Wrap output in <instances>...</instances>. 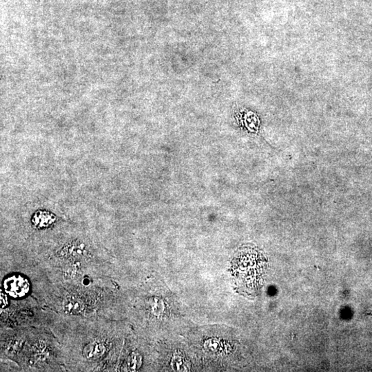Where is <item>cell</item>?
Returning a JSON list of instances; mask_svg holds the SVG:
<instances>
[{"label": "cell", "instance_id": "1", "mask_svg": "<svg viewBox=\"0 0 372 372\" xmlns=\"http://www.w3.org/2000/svg\"><path fill=\"white\" fill-rule=\"evenodd\" d=\"M267 268L264 254L252 248L241 249L231 262V272L236 290L247 297L259 292Z\"/></svg>", "mask_w": 372, "mask_h": 372}, {"label": "cell", "instance_id": "2", "mask_svg": "<svg viewBox=\"0 0 372 372\" xmlns=\"http://www.w3.org/2000/svg\"><path fill=\"white\" fill-rule=\"evenodd\" d=\"M30 283L26 278L21 275H13L6 278L4 281L5 292L9 297L19 299L29 294Z\"/></svg>", "mask_w": 372, "mask_h": 372}, {"label": "cell", "instance_id": "3", "mask_svg": "<svg viewBox=\"0 0 372 372\" xmlns=\"http://www.w3.org/2000/svg\"><path fill=\"white\" fill-rule=\"evenodd\" d=\"M55 221V216L47 212L39 211L33 216V222L37 228L49 227Z\"/></svg>", "mask_w": 372, "mask_h": 372}, {"label": "cell", "instance_id": "4", "mask_svg": "<svg viewBox=\"0 0 372 372\" xmlns=\"http://www.w3.org/2000/svg\"><path fill=\"white\" fill-rule=\"evenodd\" d=\"M105 345L100 342L90 343L85 347L84 355L88 359H95L102 356L105 352Z\"/></svg>", "mask_w": 372, "mask_h": 372}, {"label": "cell", "instance_id": "5", "mask_svg": "<svg viewBox=\"0 0 372 372\" xmlns=\"http://www.w3.org/2000/svg\"><path fill=\"white\" fill-rule=\"evenodd\" d=\"M84 308V305L80 299L73 297L66 299L64 302V309L66 313L79 314Z\"/></svg>", "mask_w": 372, "mask_h": 372}, {"label": "cell", "instance_id": "6", "mask_svg": "<svg viewBox=\"0 0 372 372\" xmlns=\"http://www.w3.org/2000/svg\"><path fill=\"white\" fill-rule=\"evenodd\" d=\"M8 304V300L7 296L6 294L1 293V299H0V305H1V308H4Z\"/></svg>", "mask_w": 372, "mask_h": 372}]
</instances>
